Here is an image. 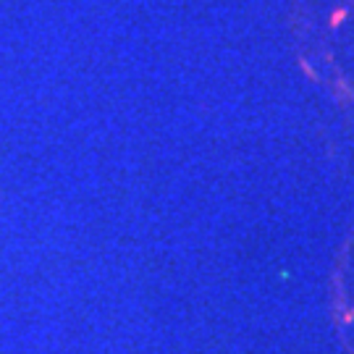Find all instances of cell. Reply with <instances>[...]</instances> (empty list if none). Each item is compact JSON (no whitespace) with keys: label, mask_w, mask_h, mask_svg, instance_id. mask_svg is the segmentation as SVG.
<instances>
[{"label":"cell","mask_w":354,"mask_h":354,"mask_svg":"<svg viewBox=\"0 0 354 354\" xmlns=\"http://www.w3.org/2000/svg\"><path fill=\"white\" fill-rule=\"evenodd\" d=\"M344 13H346V11H336V13H333V16H330V24H333V26H339V24H342Z\"/></svg>","instance_id":"1"}]
</instances>
